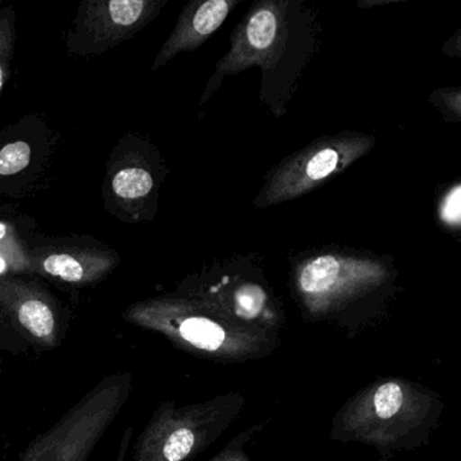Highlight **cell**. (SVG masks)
I'll return each mask as SVG.
<instances>
[{"label":"cell","instance_id":"52a82bcc","mask_svg":"<svg viewBox=\"0 0 461 461\" xmlns=\"http://www.w3.org/2000/svg\"><path fill=\"white\" fill-rule=\"evenodd\" d=\"M375 139L363 134H339L317 140L283 161L268 177L256 203L272 206L303 196L366 156Z\"/></svg>","mask_w":461,"mask_h":461},{"label":"cell","instance_id":"7c38bea8","mask_svg":"<svg viewBox=\"0 0 461 461\" xmlns=\"http://www.w3.org/2000/svg\"><path fill=\"white\" fill-rule=\"evenodd\" d=\"M237 0H206L194 2L183 10L176 28L161 48L153 63V69L166 66L182 52H191L207 41L228 18Z\"/></svg>","mask_w":461,"mask_h":461},{"label":"cell","instance_id":"ba28073f","mask_svg":"<svg viewBox=\"0 0 461 461\" xmlns=\"http://www.w3.org/2000/svg\"><path fill=\"white\" fill-rule=\"evenodd\" d=\"M166 0H90L80 7L71 50L101 55L139 33L160 13Z\"/></svg>","mask_w":461,"mask_h":461},{"label":"cell","instance_id":"6da1fadb","mask_svg":"<svg viewBox=\"0 0 461 461\" xmlns=\"http://www.w3.org/2000/svg\"><path fill=\"white\" fill-rule=\"evenodd\" d=\"M444 411L433 388L404 377H380L353 393L334 414L329 437L374 447L382 461L428 445Z\"/></svg>","mask_w":461,"mask_h":461},{"label":"cell","instance_id":"8992f818","mask_svg":"<svg viewBox=\"0 0 461 461\" xmlns=\"http://www.w3.org/2000/svg\"><path fill=\"white\" fill-rule=\"evenodd\" d=\"M384 263L371 258L322 255L310 258L295 275V293L304 317L312 321H339L364 296L387 283Z\"/></svg>","mask_w":461,"mask_h":461},{"label":"cell","instance_id":"9c48e42d","mask_svg":"<svg viewBox=\"0 0 461 461\" xmlns=\"http://www.w3.org/2000/svg\"><path fill=\"white\" fill-rule=\"evenodd\" d=\"M183 296L239 328L279 334L283 326L279 307L267 288L256 282L226 277Z\"/></svg>","mask_w":461,"mask_h":461},{"label":"cell","instance_id":"9a60e30c","mask_svg":"<svg viewBox=\"0 0 461 461\" xmlns=\"http://www.w3.org/2000/svg\"><path fill=\"white\" fill-rule=\"evenodd\" d=\"M32 148L28 142L17 141L0 149V176L20 174L31 164Z\"/></svg>","mask_w":461,"mask_h":461},{"label":"cell","instance_id":"5b68a950","mask_svg":"<svg viewBox=\"0 0 461 461\" xmlns=\"http://www.w3.org/2000/svg\"><path fill=\"white\" fill-rule=\"evenodd\" d=\"M69 310L28 275L0 277V350L12 355L47 353L63 345Z\"/></svg>","mask_w":461,"mask_h":461},{"label":"cell","instance_id":"30bf717a","mask_svg":"<svg viewBox=\"0 0 461 461\" xmlns=\"http://www.w3.org/2000/svg\"><path fill=\"white\" fill-rule=\"evenodd\" d=\"M283 12L280 4L263 2L248 13L233 37L228 55L218 63L215 79L236 75L250 67H267L283 42Z\"/></svg>","mask_w":461,"mask_h":461},{"label":"cell","instance_id":"4fadbf2b","mask_svg":"<svg viewBox=\"0 0 461 461\" xmlns=\"http://www.w3.org/2000/svg\"><path fill=\"white\" fill-rule=\"evenodd\" d=\"M153 177L148 169L139 164H126L112 177V193L123 206L140 203L153 190Z\"/></svg>","mask_w":461,"mask_h":461},{"label":"cell","instance_id":"8fae6325","mask_svg":"<svg viewBox=\"0 0 461 461\" xmlns=\"http://www.w3.org/2000/svg\"><path fill=\"white\" fill-rule=\"evenodd\" d=\"M118 256L99 248H47L29 255V274L40 275L61 285L86 287L112 274Z\"/></svg>","mask_w":461,"mask_h":461},{"label":"cell","instance_id":"7a4b0ae2","mask_svg":"<svg viewBox=\"0 0 461 461\" xmlns=\"http://www.w3.org/2000/svg\"><path fill=\"white\" fill-rule=\"evenodd\" d=\"M122 318L131 325L160 334L182 352L212 363L260 360L280 347L279 334L231 325L180 294L136 302Z\"/></svg>","mask_w":461,"mask_h":461},{"label":"cell","instance_id":"2e32d148","mask_svg":"<svg viewBox=\"0 0 461 461\" xmlns=\"http://www.w3.org/2000/svg\"><path fill=\"white\" fill-rule=\"evenodd\" d=\"M14 53V28L9 20H0V94L10 77Z\"/></svg>","mask_w":461,"mask_h":461},{"label":"cell","instance_id":"3957f363","mask_svg":"<svg viewBox=\"0 0 461 461\" xmlns=\"http://www.w3.org/2000/svg\"><path fill=\"white\" fill-rule=\"evenodd\" d=\"M247 404L244 393H220L199 403L158 404L137 438L131 461H190L214 445Z\"/></svg>","mask_w":461,"mask_h":461},{"label":"cell","instance_id":"e0dca14e","mask_svg":"<svg viewBox=\"0 0 461 461\" xmlns=\"http://www.w3.org/2000/svg\"><path fill=\"white\" fill-rule=\"evenodd\" d=\"M439 218L450 228H458L461 220V187L456 185L439 204Z\"/></svg>","mask_w":461,"mask_h":461},{"label":"cell","instance_id":"ac0fdd59","mask_svg":"<svg viewBox=\"0 0 461 461\" xmlns=\"http://www.w3.org/2000/svg\"><path fill=\"white\" fill-rule=\"evenodd\" d=\"M13 229L7 223L0 222V241L12 239Z\"/></svg>","mask_w":461,"mask_h":461},{"label":"cell","instance_id":"277c9868","mask_svg":"<svg viewBox=\"0 0 461 461\" xmlns=\"http://www.w3.org/2000/svg\"><path fill=\"white\" fill-rule=\"evenodd\" d=\"M133 391L131 372L99 380L50 430L37 436L20 461H88L125 409Z\"/></svg>","mask_w":461,"mask_h":461},{"label":"cell","instance_id":"5bb4252c","mask_svg":"<svg viewBox=\"0 0 461 461\" xmlns=\"http://www.w3.org/2000/svg\"><path fill=\"white\" fill-rule=\"evenodd\" d=\"M263 422L253 423L249 428L245 429L241 433L237 434L234 438H231L217 455L212 456L206 461H256L255 458L250 457L247 447L263 430Z\"/></svg>","mask_w":461,"mask_h":461}]
</instances>
